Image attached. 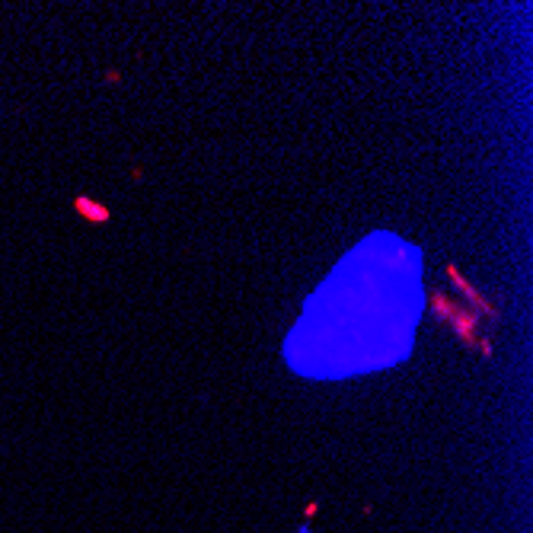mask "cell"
Here are the masks:
<instances>
[{
	"mask_svg": "<svg viewBox=\"0 0 533 533\" xmlns=\"http://www.w3.org/2000/svg\"><path fill=\"white\" fill-rule=\"evenodd\" d=\"M74 211L83 217L87 223H109V208L100 205V201H93L90 195H77L74 199Z\"/></svg>",
	"mask_w": 533,
	"mask_h": 533,
	"instance_id": "obj_2",
	"label": "cell"
},
{
	"mask_svg": "<svg viewBox=\"0 0 533 533\" xmlns=\"http://www.w3.org/2000/svg\"><path fill=\"white\" fill-rule=\"evenodd\" d=\"M431 310L438 313L444 322H450V329L463 339V345H476V326H479V317L473 310H466V307H460L457 300H450L447 294L440 291H431Z\"/></svg>",
	"mask_w": 533,
	"mask_h": 533,
	"instance_id": "obj_1",
	"label": "cell"
},
{
	"mask_svg": "<svg viewBox=\"0 0 533 533\" xmlns=\"http://www.w3.org/2000/svg\"><path fill=\"white\" fill-rule=\"evenodd\" d=\"M447 278H450V281H453V285H457V287H460V291H463V294H466V297H470V300H473V304H476V307H479V310H482V313H495V310H492V304H489V300H485V297H479V291H476V287H473V285H470V281H466V278H463V275H460V272H457V265H447Z\"/></svg>",
	"mask_w": 533,
	"mask_h": 533,
	"instance_id": "obj_3",
	"label": "cell"
}]
</instances>
